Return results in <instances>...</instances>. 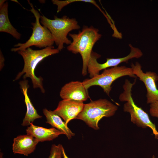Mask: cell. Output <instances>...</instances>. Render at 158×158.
I'll use <instances>...</instances> for the list:
<instances>
[{
    "mask_svg": "<svg viewBox=\"0 0 158 158\" xmlns=\"http://www.w3.org/2000/svg\"><path fill=\"white\" fill-rule=\"evenodd\" d=\"M59 50L53 46L48 47L41 50H34L30 47L18 51L23 57L24 66L22 70L16 75L14 81L16 80L23 75L24 80L30 78L34 88H39L42 93L45 92L41 77H37L35 70L38 64L45 58L59 53Z\"/></svg>",
    "mask_w": 158,
    "mask_h": 158,
    "instance_id": "cell-1",
    "label": "cell"
},
{
    "mask_svg": "<svg viewBox=\"0 0 158 158\" xmlns=\"http://www.w3.org/2000/svg\"><path fill=\"white\" fill-rule=\"evenodd\" d=\"M68 35L72 41L67 49L73 54H80L83 61L82 74L85 76L87 73V64L92 48L102 35L99 33L98 29L92 26H84L78 33H69Z\"/></svg>",
    "mask_w": 158,
    "mask_h": 158,
    "instance_id": "cell-2",
    "label": "cell"
},
{
    "mask_svg": "<svg viewBox=\"0 0 158 158\" xmlns=\"http://www.w3.org/2000/svg\"><path fill=\"white\" fill-rule=\"evenodd\" d=\"M136 81V79L132 83L128 79L125 80L123 86V91L119 97L121 101L126 102L123 105V110L130 114L131 121L133 123L143 128H150L155 135V138L158 139V131L155 125L150 120L148 114L135 104L132 98V89Z\"/></svg>",
    "mask_w": 158,
    "mask_h": 158,
    "instance_id": "cell-3",
    "label": "cell"
},
{
    "mask_svg": "<svg viewBox=\"0 0 158 158\" xmlns=\"http://www.w3.org/2000/svg\"><path fill=\"white\" fill-rule=\"evenodd\" d=\"M40 22L51 32L57 49L61 51L64 44L69 45L71 40L67 37L69 33L73 30L80 28L75 18H70L66 16L59 18L54 16V19H49L44 15L41 16Z\"/></svg>",
    "mask_w": 158,
    "mask_h": 158,
    "instance_id": "cell-4",
    "label": "cell"
},
{
    "mask_svg": "<svg viewBox=\"0 0 158 158\" xmlns=\"http://www.w3.org/2000/svg\"><path fill=\"white\" fill-rule=\"evenodd\" d=\"M118 109L116 105L107 99H100L85 104L76 119L83 121L89 127L97 130L99 129V121L104 117L113 116Z\"/></svg>",
    "mask_w": 158,
    "mask_h": 158,
    "instance_id": "cell-5",
    "label": "cell"
},
{
    "mask_svg": "<svg viewBox=\"0 0 158 158\" xmlns=\"http://www.w3.org/2000/svg\"><path fill=\"white\" fill-rule=\"evenodd\" d=\"M28 3L31 7L30 11L34 14L35 18V23H32V28L33 31L29 40L23 43H18L14 46L18 47L12 48L11 51L16 52L25 50L32 46L42 48L53 46L54 42L52 35L49 29L40 23V19L41 16L38 12L35 10L33 5L29 0Z\"/></svg>",
    "mask_w": 158,
    "mask_h": 158,
    "instance_id": "cell-6",
    "label": "cell"
},
{
    "mask_svg": "<svg viewBox=\"0 0 158 158\" xmlns=\"http://www.w3.org/2000/svg\"><path fill=\"white\" fill-rule=\"evenodd\" d=\"M125 76L136 78L131 67L125 66H116L104 70L101 74L97 75L92 78L85 80L83 83L88 91L91 86L97 85L100 86L108 96L111 90L113 83L119 78Z\"/></svg>",
    "mask_w": 158,
    "mask_h": 158,
    "instance_id": "cell-7",
    "label": "cell"
},
{
    "mask_svg": "<svg viewBox=\"0 0 158 158\" xmlns=\"http://www.w3.org/2000/svg\"><path fill=\"white\" fill-rule=\"evenodd\" d=\"M129 46L130 52L128 55L121 58H107L106 61L102 63H99L97 60L100 57V55L92 51L87 66V71L90 78L99 74V72L102 70L118 66L121 63H127L130 59L139 58L142 56V52L138 48L133 47L131 44H129Z\"/></svg>",
    "mask_w": 158,
    "mask_h": 158,
    "instance_id": "cell-8",
    "label": "cell"
},
{
    "mask_svg": "<svg viewBox=\"0 0 158 158\" xmlns=\"http://www.w3.org/2000/svg\"><path fill=\"white\" fill-rule=\"evenodd\" d=\"M134 74L142 81L146 88L147 103L150 104L158 101V90L156 82L158 80V75L154 72L151 71L144 73L142 66L138 62L131 65Z\"/></svg>",
    "mask_w": 158,
    "mask_h": 158,
    "instance_id": "cell-9",
    "label": "cell"
},
{
    "mask_svg": "<svg viewBox=\"0 0 158 158\" xmlns=\"http://www.w3.org/2000/svg\"><path fill=\"white\" fill-rule=\"evenodd\" d=\"M84 104L81 102L63 99L59 102L57 108L53 111L61 117L67 125L71 120L76 119L82 111Z\"/></svg>",
    "mask_w": 158,
    "mask_h": 158,
    "instance_id": "cell-10",
    "label": "cell"
},
{
    "mask_svg": "<svg viewBox=\"0 0 158 158\" xmlns=\"http://www.w3.org/2000/svg\"><path fill=\"white\" fill-rule=\"evenodd\" d=\"M61 97L64 100H70L83 102L89 97L88 91L82 82L71 81L65 85L60 92Z\"/></svg>",
    "mask_w": 158,
    "mask_h": 158,
    "instance_id": "cell-11",
    "label": "cell"
},
{
    "mask_svg": "<svg viewBox=\"0 0 158 158\" xmlns=\"http://www.w3.org/2000/svg\"><path fill=\"white\" fill-rule=\"evenodd\" d=\"M39 142L32 136L27 134L17 136L13 139L12 150L14 154L27 156L33 152Z\"/></svg>",
    "mask_w": 158,
    "mask_h": 158,
    "instance_id": "cell-12",
    "label": "cell"
},
{
    "mask_svg": "<svg viewBox=\"0 0 158 158\" xmlns=\"http://www.w3.org/2000/svg\"><path fill=\"white\" fill-rule=\"evenodd\" d=\"M19 84L24 96V101L26 107V112L22 125L28 126L32 123L35 119L41 118L42 116L37 113L28 95V90L29 85L28 80L25 79L20 81Z\"/></svg>",
    "mask_w": 158,
    "mask_h": 158,
    "instance_id": "cell-13",
    "label": "cell"
},
{
    "mask_svg": "<svg viewBox=\"0 0 158 158\" xmlns=\"http://www.w3.org/2000/svg\"><path fill=\"white\" fill-rule=\"evenodd\" d=\"M27 134L35 137L39 142L51 141L63 133L55 128H47L31 123L26 129Z\"/></svg>",
    "mask_w": 158,
    "mask_h": 158,
    "instance_id": "cell-14",
    "label": "cell"
},
{
    "mask_svg": "<svg viewBox=\"0 0 158 158\" xmlns=\"http://www.w3.org/2000/svg\"><path fill=\"white\" fill-rule=\"evenodd\" d=\"M43 112L47 119L46 123L61 132L68 139L75 135V134L68 128L67 125L54 111L45 108L43 109Z\"/></svg>",
    "mask_w": 158,
    "mask_h": 158,
    "instance_id": "cell-15",
    "label": "cell"
},
{
    "mask_svg": "<svg viewBox=\"0 0 158 158\" xmlns=\"http://www.w3.org/2000/svg\"><path fill=\"white\" fill-rule=\"evenodd\" d=\"M8 4L5 2L0 7V32L8 33L17 39L20 38L21 34L11 24L8 15Z\"/></svg>",
    "mask_w": 158,
    "mask_h": 158,
    "instance_id": "cell-16",
    "label": "cell"
},
{
    "mask_svg": "<svg viewBox=\"0 0 158 158\" xmlns=\"http://www.w3.org/2000/svg\"><path fill=\"white\" fill-rule=\"evenodd\" d=\"M83 2L91 3L95 5L96 4V1L93 0H66L59 1L53 0L52 2L53 4L57 6V13L60 12L63 7L67 5L76 2Z\"/></svg>",
    "mask_w": 158,
    "mask_h": 158,
    "instance_id": "cell-17",
    "label": "cell"
},
{
    "mask_svg": "<svg viewBox=\"0 0 158 158\" xmlns=\"http://www.w3.org/2000/svg\"><path fill=\"white\" fill-rule=\"evenodd\" d=\"M62 145L59 144L57 145H52L51 146L50 154L48 158H62L63 157Z\"/></svg>",
    "mask_w": 158,
    "mask_h": 158,
    "instance_id": "cell-18",
    "label": "cell"
},
{
    "mask_svg": "<svg viewBox=\"0 0 158 158\" xmlns=\"http://www.w3.org/2000/svg\"><path fill=\"white\" fill-rule=\"evenodd\" d=\"M149 112L152 116L158 118V101L150 104Z\"/></svg>",
    "mask_w": 158,
    "mask_h": 158,
    "instance_id": "cell-19",
    "label": "cell"
},
{
    "mask_svg": "<svg viewBox=\"0 0 158 158\" xmlns=\"http://www.w3.org/2000/svg\"><path fill=\"white\" fill-rule=\"evenodd\" d=\"M4 56L1 52V50H0V70H1L2 68L3 67L4 65Z\"/></svg>",
    "mask_w": 158,
    "mask_h": 158,
    "instance_id": "cell-20",
    "label": "cell"
},
{
    "mask_svg": "<svg viewBox=\"0 0 158 158\" xmlns=\"http://www.w3.org/2000/svg\"><path fill=\"white\" fill-rule=\"evenodd\" d=\"M62 154L63 157V158H69L66 155L63 148L62 149Z\"/></svg>",
    "mask_w": 158,
    "mask_h": 158,
    "instance_id": "cell-21",
    "label": "cell"
},
{
    "mask_svg": "<svg viewBox=\"0 0 158 158\" xmlns=\"http://www.w3.org/2000/svg\"><path fill=\"white\" fill-rule=\"evenodd\" d=\"M6 0H1L0 1V7L2 6L5 3Z\"/></svg>",
    "mask_w": 158,
    "mask_h": 158,
    "instance_id": "cell-22",
    "label": "cell"
},
{
    "mask_svg": "<svg viewBox=\"0 0 158 158\" xmlns=\"http://www.w3.org/2000/svg\"><path fill=\"white\" fill-rule=\"evenodd\" d=\"M152 158H156L153 155V156H152Z\"/></svg>",
    "mask_w": 158,
    "mask_h": 158,
    "instance_id": "cell-23",
    "label": "cell"
}]
</instances>
